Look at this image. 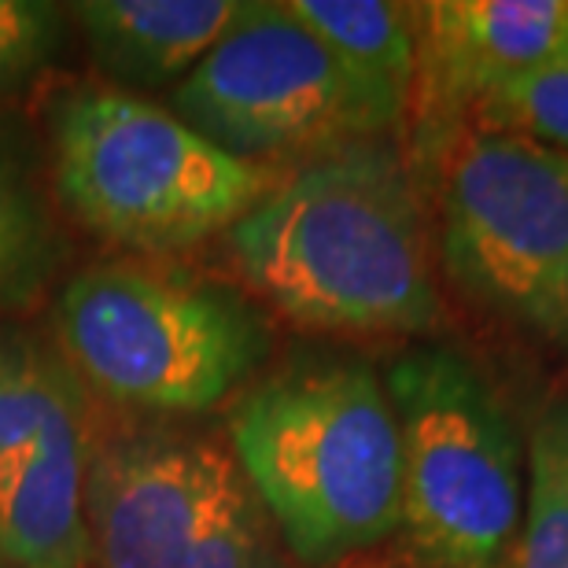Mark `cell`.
<instances>
[{
	"mask_svg": "<svg viewBox=\"0 0 568 568\" xmlns=\"http://www.w3.org/2000/svg\"><path fill=\"white\" fill-rule=\"evenodd\" d=\"M325 44L381 133L410 119L417 78V11L392 0H284Z\"/></svg>",
	"mask_w": 568,
	"mask_h": 568,
	"instance_id": "obj_12",
	"label": "cell"
},
{
	"mask_svg": "<svg viewBox=\"0 0 568 568\" xmlns=\"http://www.w3.org/2000/svg\"><path fill=\"white\" fill-rule=\"evenodd\" d=\"M60 263L49 207L38 181L4 122H0V311L27 306Z\"/></svg>",
	"mask_w": 568,
	"mask_h": 568,
	"instance_id": "obj_14",
	"label": "cell"
},
{
	"mask_svg": "<svg viewBox=\"0 0 568 568\" xmlns=\"http://www.w3.org/2000/svg\"><path fill=\"white\" fill-rule=\"evenodd\" d=\"M528 458L525 517L506 568H568V399L542 414Z\"/></svg>",
	"mask_w": 568,
	"mask_h": 568,
	"instance_id": "obj_15",
	"label": "cell"
},
{
	"mask_svg": "<svg viewBox=\"0 0 568 568\" xmlns=\"http://www.w3.org/2000/svg\"><path fill=\"white\" fill-rule=\"evenodd\" d=\"M85 520L97 568H288L233 447L200 432L100 443Z\"/></svg>",
	"mask_w": 568,
	"mask_h": 568,
	"instance_id": "obj_7",
	"label": "cell"
},
{
	"mask_svg": "<svg viewBox=\"0 0 568 568\" xmlns=\"http://www.w3.org/2000/svg\"><path fill=\"white\" fill-rule=\"evenodd\" d=\"M469 126L520 133L568 155V60L498 89L473 111Z\"/></svg>",
	"mask_w": 568,
	"mask_h": 568,
	"instance_id": "obj_16",
	"label": "cell"
},
{
	"mask_svg": "<svg viewBox=\"0 0 568 568\" xmlns=\"http://www.w3.org/2000/svg\"><path fill=\"white\" fill-rule=\"evenodd\" d=\"M85 392L55 410L27 462L0 480V561L11 568H85L93 561L85 487L97 432Z\"/></svg>",
	"mask_w": 568,
	"mask_h": 568,
	"instance_id": "obj_10",
	"label": "cell"
},
{
	"mask_svg": "<svg viewBox=\"0 0 568 568\" xmlns=\"http://www.w3.org/2000/svg\"><path fill=\"white\" fill-rule=\"evenodd\" d=\"M244 11V0H78L67 16L85 33L111 89H178Z\"/></svg>",
	"mask_w": 568,
	"mask_h": 568,
	"instance_id": "obj_11",
	"label": "cell"
},
{
	"mask_svg": "<svg viewBox=\"0 0 568 568\" xmlns=\"http://www.w3.org/2000/svg\"><path fill=\"white\" fill-rule=\"evenodd\" d=\"M399 425L403 520L414 561L425 568H506L525 517L520 443L462 355L417 347L388 369Z\"/></svg>",
	"mask_w": 568,
	"mask_h": 568,
	"instance_id": "obj_6",
	"label": "cell"
},
{
	"mask_svg": "<svg viewBox=\"0 0 568 568\" xmlns=\"http://www.w3.org/2000/svg\"><path fill=\"white\" fill-rule=\"evenodd\" d=\"M225 252L303 328L425 333L439 317L422 196L384 144H344L281 178L225 233Z\"/></svg>",
	"mask_w": 568,
	"mask_h": 568,
	"instance_id": "obj_1",
	"label": "cell"
},
{
	"mask_svg": "<svg viewBox=\"0 0 568 568\" xmlns=\"http://www.w3.org/2000/svg\"><path fill=\"white\" fill-rule=\"evenodd\" d=\"M266 325L222 284L104 263L55 303V351L108 403L141 414H203L241 392L266 358Z\"/></svg>",
	"mask_w": 568,
	"mask_h": 568,
	"instance_id": "obj_4",
	"label": "cell"
},
{
	"mask_svg": "<svg viewBox=\"0 0 568 568\" xmlns=\"http://www.w3.org/2000/svg\"><path fill=\"white\" fill-rule=\"evenodd\" d=\"M0 568H11V565H8V561H0Z\"/></svg>",
	"mask_w": 568,
	"mask_h": 568,
	"instance_id": "obj_18",
	"label": "cell"
},
{
	"mask_svg": "<svg viewBox=\"0 0 568 568\" xmlns=\"http://www.w3.org/2000/svg\"><path fill=\"white\" fill-rule=\"evenodd\" d=\"M439 258L462 295L568 347V155L520 133L454 126L417 148Z\"/></svg>",
	"mask_w": 568,
	"mask_h": 568,
	"instance_id": "obj_5",
	"label": "cell"
},
{
	"mask_svg": "<svg viewBox=\"0 0 568 568\" xmlns=\"http://www.w3.org/2000/svg\"><path fill=\"white\" fill-rule=\"evenodd\" d=\"M52 163L85 230L155 255L230 233L281 181L122 89H74L55 104Z\"/></svg>",
	"mask_w": 568,
	"mask_h": 568,
	"instance_id": "obj_3",
	"label": "cell"
},
{
	"mask_svg": "<svg viewBox=\"0 0 568 568\" xmlns=\"http://www.w3.org/2000/svg\"><path fill=\"white\" fill-rule=\"evenodd\" d=\"M78 392H85V384L55 344L22 328H0V480L27 462L44 425Z\"/></svg>",
	"mask_w": 568,
	"mask_h": 568,
	"instance_id": "obj_13",
	"label": "cell"
},
{
	"mask_svg": "<svg viewBox=\"0 0 568 568\" xmlns=\"http://www.w3.org/2000/svg\"><path fill=\"white\" fill-rule=\"evenodd\" d=\"M170 104L181 122L247 163L336 152L381 133L339 63L284 0H244L241 19Z\"/></svg>",
	"mask_w": 568,
	"mask_h": 568,
	"instance_id": "obj_8",
	"label": "cell"
},
{
	"mask_svg": "<svg viewBox=\"0 0 568 568\" xmlns=\"http://www.w3.org/2000/svg\"><path fill=\"white\" fill-rule=\"evenodd\" d=\"M414 11V148L465 126L498 89L568 60V0H432Z\"/></svg>",
	"mask_w": 568,
	"mask_h": 568,
	"instance_id": "obj_9",
	"label": "cell"
},
{
	"mask_svg": "<svg viewBox=\"0 0 568 568\" xmlns=\"http://www.w3.org/2000/svg\"><path fill=\"white\" fill-rule=\"evenodd\" d=\"M67 8L52 0H0V93L33 82L67 41Z\"/></svg>",
	"mask_w": 568,
	"mask_h": 568,
	"instance_id": "obj_17",
	"label": "cell"
},
{
	"mask_svg": "<svg viewBox=\"0 0 568 568\" xmlns=\"http://www.w3.org/2000/svg\"><path fill=\"white\" fill-rule=\"evenodd\" d=\"M230 447L295 561L333 568L399 531V425L366 362L258 384L236 406Z\"/></svg>",
	"mask_w": 568,
	"mask_h": 568,
	"instance_id": "obj_2",
	"label": "cell"
}]
</instances>
